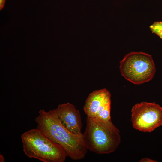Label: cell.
<instances>
[{"label":"cell","instance_id":"4","mask_svg":"<svg viewBox=\"0 0 162 162\" xmlns=\"http://www.w3.org/2000/svg\"><path fill=\"white\" fill-rule=\"evenodd\" d=\"M121 75L136 85L148 82L153 78L156 67L152 56L142 52H131L120 62Z\"/></svg>","mask_w":162,"mask_h":162},{"label":"cell","instance_id":"11","mask_svg":"<svg viewBox=\"0 0 162 162\" xmlns=\"http://www.w3.org/2000/svg\"><path fill=\"white\" fill-rule=\"evenodd\" d=\"M5 161V159L4 156L3 155L0 154V162H4Z\"/></svg>","mask_w":162,"mask_h":162},{"label":"cell","instance_id":"3","mask_svg":"<svg viewBox=\"0 0 162 162\" xmlns=\"http://www.w3.org/2000/svg\"><path fill=\"white\" fill-rule=\"evenodd\" d=\"M23 151L30 158L43 162H64L67 157L64 149L44 135L37 128L21 135Z\"/></svg>","mask_w":162,"mask_h":162},{"label":"cell","instance_id":"8","mask_svg":"<svg viewBox=\"0 0 162 162\" xmlns=\"http://www.w3.org/2000/svg\"><path fill=\"white\" fill-rule=\"evenodd\" d=\"M152 33L158 35L162 39V22H155L149 26Z\"/></svg>","mask_w":162,"mask_h":162},{"label":"cell","instance_id":"10","mask_svg":"<svg viewBox=\"0 0 162 162\" xmlns=\"http://www.w3.org/2000/svg\"><path fill=\"white\" fill-rule=\"evenodd\" d=\"M5 0H0V10H1L4 7Z\"/></svg>","mask_w":162,"mask_h":162},{"label":"cell","instance_id":"6","mask_svg":"<svg viewBox=\"0 0 162 162\" xmlns=\"http://www.w3.org/2000/svg\"><path fill=\"white\" fill-rule=\"evenodd\" d=\"M111 97L110 92L105 88L90 93L83 107L87 117L101 121L111 120Z\"/></svg>","mask_w":162,"mask_h":162},{"label":"cell","instance_id":"5","mask_svg":"<svg viewBox=\"0 0 162 162\" xmlns=\"http://www.w3.org/2000/svg\"><path fill=\"white\" fill-rule=\"evenodd\" d=\"M131 111V122L136 129L150 132L162 126V107L154 102L136 104Z\"/></svg>","mask_w":162,"mask_h":162},{"label":"cell","instance_id":"2","mask_svg":"<svg viewBox=\"0 0 162 162\" xmlns=\"http://www.w3.org/2000/svg\"><path fill=\"white\" fill-rule=\"evenodd\" d=\"M86 122L83 138L88 150L97 154H107L116 149L121 136L111 120L101 121L87 117Z\"/></svg>","mask_w":162,"mask_h":162},{"label":"cell","instance_id":"9","mask_svg":"<svg viewBox=\"0 0 162 162\" xmlns=\"http://www.w3.org/2000/svg\"><path fill=\"white\" fill-rule=\"evenodd\" d=\"M140 162H156L155 160L147 158H144L141 159Z\"/></svg>","mask_w":162,"mask_h":162},{"label":"cell","instance_id":"7","mask_svg":"<svg viewBox=\"0 0 162 162\" xmlns=\"http://www.w3.org/2000/svg\"><path fill=\"white\" fill-rule=\"evenodd\" d=\"M55 110L61 123L67 130L75 135L82 134L81 115L74 105L69 102L60 104Z\"/></svg>","mask_w":162,"mask_h":162},{"label":"cell","instance_id":"1","mask_svg":"<svg viewBox=\"0 0 162 162\" xmlns=\"http://www.w3.org/2000/svg\"><path fill=\"white\" fill-rule=\"evenodd\" d=\"M36 128L54 142L61 146L65 150L67 157L73 160L83 159L87 152L81 135L74 134L62 124L55 109L46 112L39 111L35 118Z\"/></svg>","mask_w":162,"mask_h":162}]
</instances>
